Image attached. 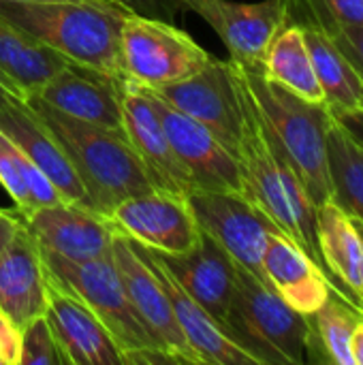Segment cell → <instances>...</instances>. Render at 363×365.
<instances>
[{"label":"cell","mask_w":363,"mask_h":365,"mask_svg":"<svg viewBox=\"0 0 363 365\" xmlns=\"http://www.w3.org/2000/svg\"><path fill=\"white\" fill-rule=\"evenodd\" d=\"M235 66V64H233ZM237 73V68H235ZM240 77V73H237ZM244 94V126L237 143V165L242 175V197H246L255 207H259L280 233L291 237L302 246L334 280L340 295L351 302L340 282L323 265L319 242H317V205L306 192L297 171L276 143L274 135L265 126L263 118L257 111V105L246 90L242 77ZM353 304V302H351Z\"/></svg>","instance_id":"1"},{"label":"cell","mask_w":363,"mask_h":365,"mask_svg":"<svg viewBox=\"0 0 363 365\" xmlns=\"http://www.w3.org/2000/svg\"><path fill=\"white\" fill-rule=\"evenodd\" d=\"M26 101L68 156L96 212L107 216L120 201L158 188L124 130L68 118L36 96Z\"/></svg>","instance_id":"2"},{"label":"cell","mask_w":363,"mask_h":365,"mask_svg":"<svg viewBox=\"0 0 363 365\" xmlns=\"http://www.w3.org/2000/svg\"><path fill=\"white\" fill-rule=\"evenodd\" d=\"M128 15L120 4L11 2L0 0V17L15 24L68 62L122 79L120 26Z\"/></svg>","instance_id":"3"},{"label":"cell","mask_w":363,"mask_h":365,"mask_svg":"<svg viewBox=\"0 0 363 365\" xmlns=\"http://www.w3.org/2000/svg\"><path fill=\"white\" fill-rule=\"evenodd\" d=\"M233 62V60H231ZM259 115L297 171L315 205L334 201L327 167V130L334 115L325 105L308 103L263 73V64L233 62Z\"/></svg>","instance_id":"4"},{"label":"cell","mask_w":363,"mask_h":365,"mask_svg":"<svg viewBox=\"0 0 363 365\" xmlns=\"http://www.w3.org/2000/svg\"><path fill=\"white\" fill-rule=\"evenodd\" d=\"M223 327L259 365H302L308 361V319L240 265Z\"/></svg>","instance_id":"5"},{"label":"cell","mask_w":363,"mask_h":365,"mask_svg":"<svg viewBox=\"0 0 363 365\" xmlns=\"http://www.w3.org/2000/svg\"><path fill=\"white\" fill-rule=\"evenodd\" d=\"M41 257L49 280L86 304L105 323L122 349V359L126 353L158 346L133 310L111 255L90 261H73L41 248Z\"/></svg>","instance_id":"6"},{"label":"cell","mask_w":363,"mask_h":365,"mask_svg":"<svg viewBox=\"0 0 363 365\" xmlns=\"http://www.w3.org/2000/svg\"><path fill=\"white\" fill-rule=\"evenodd\" d=\"M214 56L169 21L126 15L120 26V60L126 79L163 88L199 73Z\"/></svg>","instance_id":"7"},{"label":"cell","mask_w":363,"mask_h":365,"mask_svg":"<svg viewBox=\"0 0 363 365\" xmlns=\"http://www.w3.org/2000/svg\"><path fill=\"white\" fill-rule=\"evenodd\" d=\"M186 201L201 233L210 235L235 265L270 287L263 272V250L267 235L278 231L276 225L237 192L195 188L186 195Z\"/></svg>","instance_id":"8"},{"label":"cell","mask_w":363,"mask_h":365,"mask_svg":"<svg viewBox=\"0 0 363 365\" xmlns=\"http://www.w3.org/2000/svg\"><path fill=\"white\" fill-rule=\"evenodd\" d=\"M152 92L210 128L216 139L233 154L237 152L244 126V94L231 60L225 62L212 58L210 64H205L193 77L156 88Z\"/></svg>","instance_id":"9"},{"label":"cell","mask_w":363,"mask_h":365,"mask_svg":"<svg viewBox=\"0 0 363 365\" xmlns=\"http://www.w3.org/2000/svg\"><path fill=\"white\" fill-rule=\"evenodd\" d=\"M107 218L131 242L163 255H182L201 240L186 195L154 188L120 201Z\"/></svg>","instance_id":"10"},{"label":"cell","mask_w":363,"mask_h":365,"mask_svg":"<svg viewBox=\"0 0 363 365\" xmlns=\"http://www.w3.org/2000/svg\"><path fill=\"white\" fill-rule=\"evenodd\" d=\"M145 92L163 122L178 160L193 178L195 188L242 195L237 156L225 148L210 128L158 98L150 88H145Z\"/></svg>","instance_id":"11"},{"label":"cell","mask_w":363,"mask_h":365,"mask_svg":"<svg viewBox=\"0 0 363 365\" xmlns=\"http://www.w3.org/2000/svg\"><path fill=\"white\" fill-rule=\"evenodd\" d=\"M111 257L116 261L131 306L148 329V334L152 336V340L167 353L180 357L186 365H201L178 327L173 308L154 267L137 248V244L116 233Z\"/></svg>","instance_id":"12"},{"label":"cell","mask_w":363,"mask_h":365,"mask_svg":"<svg viewBox=\"0 0 363 365\" xmlns=\"http://www.w3.org/2000/svg\"><path fill=\"white\" fill-rule=\"evenodd\" d=\"M186 9L216 30L237 64H263L274 36L287 26L285 0H186Z\"/></svg>","instance_id":"13"},{"label":"cell","mask_w":363,"mask_h":365,"mask_svg":"<svg viewBox=\"0 0 363 365\" xmlns=\"http://www.w3.org/2000/svg\"><path fill=\"white\" fill-rule=\"evenodd\" d=\"M21 220L41 248L73 261L109 257L118 233L105 214L68 201L39 207Z\"/></svg>","instance_id":"14"},{"label":"cell","mask_w":363,"mask_h":365,"mask_svg":"<svg viewBox=\"0 0 363 365\" xmlns=\"http://www.w3.org/2000/svg\"><path fill=\"white\" fill-rule=\"evenodd\" d=\"M120 105H122V128L150 171L158 188H167L180 195L195 190V182L178 160L163 122L143 86L122 77L120 79Z\"/></svg>","instance_id":"15"},{"label":"cell","mask_w":363,"mask_h":365,"mask_svg":"<svg viewBox=\"0 0 363 365\" xmlns=\"http://www.w3.org/2000/svg\"><path fill=\"white\" fill-rule=\"evenodd\" d=\"M45 319L68 365H124L122 349L105 323L51 280Z\"/></svg>","instance_id":"16"},{"label":"cell","mask_w":363,"mask_h":365,"mask_svg":"<svg viewBox=\"0 0 363 365\" xmlns=\"http://www.w3.org/2000/svg\"><path fill=\"white\" fill-rule=\"evenodd\" d=\"M145 250L201 308H205L216 321H225L235 291L237 265L210 235L201 233L199 244L182 255H163L152 248Z\"/></svg>","instance_id":"17"},{"label":"cell","mask_w":363,"mask_h":365,"mask_svg":"<svg viewBox=\"0 0 363 365\" xmlns=\"http://www.w3.org/2000/svg\"><path fill=\"white\" fill-rule=\"evenodd\" d=\"M263 272L270 287L302 317L315 314L332 293L340 295L325 269L302 246L280 231H272L267 235L263 250Z\"/></svg>","instance_id":"18"},{"label":"cell","mask_w":363,"mask_h":365,"mask_svg":"<svg viewBox=\"0 0 363 365\" xmlns=\"http://www.w3.org/2000/svg\"><path fill=\"white\" fill-rule=\"evenodd\" d=\"M32 96L68 118L111 130H124L120 79L98 71L68 64Z\"/></svg>","instance_id":"19"},{"label":"cell","mask_w":363,"mask_h":365,"mask_svg":"<svg viewBox=\"0 0 363 365\" xmlns=\"http://www.w3.org/2000/svg\"><path fill=\"white\" fill-rule=\"evenodd\" d=\"M0 128L15 141V145L30 158V163L45 173V178L56 186L64 201L92 207L90 197L68 156L41 122V118L32 111L26 98H13L6 105V109L0 113Z\"/></svg>","instance_id":"20"},{"label":"cell","mask_w":363,"mask_h":365,"mask_svg":"<svg viewBox=\"0 0 363 365\" xmlns=\"http://www.w3.org/2000/svg\"><path fill=\"white\" fill-rule=\"evenodd\" d=\"M137 248L143 252V257L154 267V272L169 297V304L173 308L178 327H180L186 344L190 346V351L201 361V365H259V361L252 355H248L240 344H235L229 338L223 323L216 321L205 308H201L143 246L137 244Z\"/></svg>","instance_id":"21"},{"label":"cell","mask_w":363,"mask_h":365,"mask_svg":"<svg viewBox=\"0 0 363 365\" xmlns=\"http://www.w3.org/2000/svg\"><path fill=\"white\" fill-rule=\"evenodd\" d=\"M49 280L41 248L26 227L0 257V312L24 327L47 310Z\"/></svg>","instance_id":"22"},{"label":"cell","mask_w":363,"mask_h":365,"mask_svg":"<svg viewBox=\"0 0 363 365\" xmlns=\"http://www.w3.org/2000/svg\"><path fill=\"white\" fill-rule=\"evenodd\" d=\"M317 242L323 265L344 295L363 310V233L359 222L336 201L317 205Z\"/></svg>","instance_id":"23"},{"label":"cell","mask_w":363,"mask_h":365,"mask_svg":"<svg viewBox=\"0 0 363 365\" xmlns=\"http://www.w3.org/2000/svg\"><path fill=\"white\" fill-rule=\"evenodd\" d=\"M68 64L73 62L0 17V75H4L24 98L36 94Z\"/></svg>","instance_id":"24"},{"label":"cell","mask_w":363,"mask_h":365,"mask_svg":"<svg viewBox=\"0 0 363 365\" xmlns=\"http://www.w3.org/2000/svg\"><path fill=\"white\" fill-rule=\"evenodd\" d=\"M302 30L329 113L336 120H344L362 111L363 79L359 77V73L353 68L347 56L325 32L317 28H302Z\"/></svg>","instance_id":"25"},{"label":"cell","mask_w":363,"mask_h":365,"mask_svg":"<svg viewBox=\"0 0 363 365\" xmlns=\"http://www.w3.org/2000/svg\"><path fill=\"white\" fill-rule=\"evenodd\" d=\"M263 73L293 92L295 96L325 105L321 86L315 75V66L310 60V51L304 38V30L295 24H287L272 41L265 60H263Z\"/></svg>","instance_id":"26"},{"label":"cell","mask_w":363,"mask_h":365,"mask_svg":"<svg viewBox=\"0 0 363 365\" xmlns=\"http://www.w3.org/2000/svg\"><path fill=\"white\" fill-rule=\"evenodd\" d=\"M363 317L355 304L334 293L329 299L308 319V349L310 361H327L336 365H353L351 338Z\"/></svg>","instance_id":"27"},{"label":"cell","mask_w":363,"mask_h":365,"mask_svg":"<svg viewBox=\"0 0 363 365\" xmlns=\"http://www.w3.org/2000/svg\"><path fill=\"white\" fill-rule=\"evenodd\" d=\"M327 167L334 201L363 225V141L336 118L327 130Z\"/></svg>","instance_id":"28"},{"label":"cell","mask_w":363,"mask_h":365,"mask_svg":"<svg viewBox=\"0 0 363 365\" xmlns=\"http://www.w3.org/2000/svg\"><path fill=\"white\" fill-rule=\"evenodd\" d=\"M0 184L13 199L19 216H28L39 207L64 201L45 173L15 145L0 128Z\"/></svg>","instance_id":"29"},{"label":"cell","mask_w":363,"mask_h":365,"mask_svg":"<svg viewBox=\"0 0 363 365\" xmlns=\"http://www.w3.org/2000/svg\"><path fill=\"white\" fill-rule=\"evenodd\" d=\"M287 24L319 28L325 21L363 26V0H285Z\"/></svg>","instance_id":"30"},{"label":"cell","mask_w":363,"mask_h":365,"mask_svg":"<svg viewBox=\"0 0 363 365\" xmlns=\"http://www.w3.org/2000/svg\"><path fill=\"white\" fill-rule=\"evenodd\" d=\"M19 365H68L45 314L32 319L21 327Z\"/></svg>","instance_id":"31"},{"label":"cell","mask_w":363,"mask_h":365,"mask_svg":"<svg viewBox=\"0 0 363 365\" xmlns=\"http://www.w3.org/2000/svg\"><path fill=\"white\" fill-rule=\"evenodd\" d=\"M317 30L325 32L338 49L347 56V60L353 64V68L363 79V26H344L338 21H325Z\"/></svg>","instance_id":"32"},{"label":"cell","mask_w":363,"mask_h":365,"mask_svg":"<svg viewBox=\"0 0 363 365\" xmlns=\"http://www.w3.org/2000/svg\"><path fill=\"white\" fill-rule=\"evenodd\" d=\"M126 9L131 15H141V17H152L160 21L175 24L188 9L186 0H111Z\"/></svg>","instance_id":"33"},{"label":"cell","mask_w":363,"mask_h":365,"mask_svg":"<svg viewBox=\"0 0 363 365\" xmlns=\"http://www.w3.org/2000/svg\"><path fill=\"white\" fill-rule=\"evenodd\" d=\"M21 327L0 312V365H19Z\"/></svg>","instance_id":"34"},{"label":"cell","mask_w":363,"mask_h":365,"mask_svg":"<svg viewBox=\"0 0 363 365\" xmlns=\"http://www.w3.org/2000/svg\"><path fill=\"white\" fill-rule=\"evenodd\" d=\"M21 227H24V220L19 214H13V212L0 207V257L9 250V246L13 244V240L21 231Z\"/></svg>","instance_id":"35"},{"label":"cell","mask_w":363,"mask_h":365,"mask_svg":"<svg viewBox=\"0 0 363 365\" xmlns=\"http://www.w3.org/2000/svg\"><path fill=\"white\" fill-rule=\"evenodd\" d=\"M13 98H24V94H21L4 75H0V113L6 109V105H9Z\"/></svg>","instance_id":"36"},{"label":"cell","mask_w":363,"mask_h":365,"mask_svg":"<svg viewBox=\"0 0 363 365\" xmlns=\"http://www.w3.org/2000/svg\"><path fill=\"white\" fill-rule=\"evenodd\" d=\"M351 355H353V365H363V317L351 338Z\"/></svg>","instance_id":"37"},{"label":"cell","mask_w":363,"mask_h":365,"mask_svg":"<svg viewBox=\"0 0 363 365\" xmlns=\"http://www.w3.org/2000/svg\"><path fill=\"white\" fill-rule=\"evenodd\" d=\"M340 122H344L359 139L363 141V107L362 111H357L355 115H351V118H344V120H340Z\"/></svg>","instance_id":"38"},{"label":"cell","mask_w":363,"mask_h":365,"mask_svg":"<svg viewBox=\"0 0 363 365\" xmlns=\"http://www.w3.org/2000/svg\"><path fill=\"white\" fill-rule=\"evenodd\" d=\"M11 2H90V4H103V6L116 4L111 0H11Z\"/></svg>","instance_id":"39"},{"label":"cell","mask_w":363,"mask_h":365,"mask_svg":"<svg viewBox=\"0 0 363 365\" xmlns=\"http://www.w3.org/2000/svg\"><path fill=\"white\" fill-rule=\"evenodd\" d=\"M357 222H359V220H357ZM359 227H362V233H363V225H362V222H359Z\"/></svg>","instance_id":"40"}]
</instances>
